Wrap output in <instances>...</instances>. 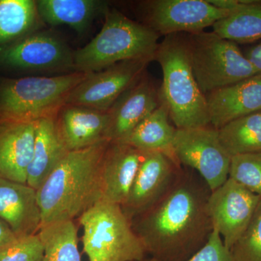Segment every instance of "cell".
<instances>
[{"label": "cell", "instance_id": "14", "mask_svg": "<svg viewBox=\"0 0 261 261\" xmlns=\"http://www.w3.org/2000/svg\"><path fill=\"white\" fill-rule=\"evenodd\" d=\"M160 104L159 94L144 75L108 111L109 124L106 139L110 142H121Z\"/></svg>", "mask_w": 261, "mask_h": 261}, {"label": "cell", "instance_id": "22", "mask_svg": "<svg viewBox=\"0 0 261 261\" xmlns=\"http://www.w3.org/2000/svg\"><path fill=\"white\" fill-rule=\"evenodd\" d=\"M37 9L42 20L50 25H68L83 34L94 18L105 15L107 3L99 0H38Z\"/></svg>", "mask_w": 261, "mask_h": 261}, {"label": "cell", "instance_id": "9", "mask_svg": "<svg viewBox=\"0 0 261 261\" xmlns=\"http://www.w3.org/2000/svg\"><path fill=\"white\" fill-rule=\"evenodd\" d=\"M74 51L63 39L47 32H34L0 48V64L32 71H75Z\"/></svg>", "mask_w": 261, "mask_h": 261}, {"label": "cell", "instance_id": "32", "mask_svg": "<svg viewBox=\"0 0 261 261\" xmlns=\"http://www.w3.org/2000/svg\"><path fill=\"white\" fill-rule=\"evenodd\" d=\"M16 236L8 224L0 219V251L17 240Z\"/></svg>", "mask_w": 261, "mask_h": 261}, {"label": "cell", "instance_id": "21", "mask_svg": "<svg viewBox=\"0 0 261 261\" xmlns=\"http://www.w3.org/2000/svg\"><path fill=\"white\" fill-rule=\"evenodd\" d=\"M166 106L161 100L157 109L143 120L121 143L135 147L142 152H159L168 157L178 168H181L173 150V140L176 128L170 123Z\"/></svg>", "mask_w": 261, "mask_h": 261}, {"label": "cell", "instance_id": "19", "mask_svg": "<svg viewBox=\"0 0 261 261\" xmlns=\"http://www.w3.org/2000/svg\"><path fill=\"white\" fill-rule=\"evenodd\" d=\"M36 123L0 124V178L27 184L35 143Z\"/></svg>", "mask_w": 261, "mask_h": 261}, {"label": "cell", "instance_id": "8", "mask_svg": "<svg viewBox=\"0 0 261 261\" xmlns=\"http://www.w3.org/2000/svg\"><path fill=\"white\" fill-rule=\"evenodd\" d=\"M173 146L181 166L197 171L211 192L228 179L231 157L221 145L219 130L214 127L176 128Z\"/></svg>", "mask_w": 261, "mask_h": 261}, {"label": "cell", "instance_id": "17", "mask_svg": "<svg viewBox=\"0 0 261 261\" xmlns=\"http://www.w3.org/2000/svg\"><path fill=\"white\" fill-rule=\"evenodd\" d=\"M143 152L118 142H111L102 162V200L122 205L138 171Z\"/></svg>", "mask_w": 261, "mask_h": 261}, {"label": "cell", "instance_id": "1", "mask_svg": "<svg viewBox=\"0 0 261 261\" xmlns=\"http://www.w3.org/2000/svg\"><path fill=\"white\" fill-rule=\"evenodd\" d=\"M211 190L191 171L180 170L154 205L132 219L134 231L156 261H187L212 233L207 211Z\"/></svg>", "mask_w": 261, "mask_h": 261}, {"label": "cell", "instance_id": "2", "mask_svg": "<svg viewBox=\"0 0 261 261\" xmlns=\"http://www.w3.org/2000/svg\"><path fill=\"white\" fill-rule=\"evenodd\" d=\"M110 142L70 151L38 189L42 225L75 221L102 200V162Z\"/></svg>", "mask_w": 261, "mask_h": 261}, {"label": "cell", "instance_id": "3", "mask_svg": "<svg viewBox=\"0 0 261 261\" xmlns=\"http://www.w3.org/2000/svg\"><path fill=\"white\" fill-rule=\"evenodd\" d=\"M154 61L163 71L160 99L176 128L209 126L206 97L192 71L185 37L180 34L166 36L159 44Z\"/></svg>", "mask_w": 261, "mask_h": 261}, {"label": "cell", "instance_id": "26", "mask_svg": "<svg viewBox=\"0 0 261 261\" xmlns=\"http://www.w3.org/2000/svg\"><path fill=\"white\" fill-rule=\"evenodd\" d=\"M218 130L221 145L231 158L261 152V111L234 120Z\"/></svg>", "mask_w": 261, "mask_h": 261}, {"label": "cell", "instance_id": "5", "mask_svg": "<svg viewBox=\"0 0 261 261\" xmlns=\"http://www.w3.org/2000/svg\"><path fill=\"white\" fill-rule=\"evenodd\" d=\"M89 73L5 80L0 84V124L36 123L56 117Z\"/></svg>", "mask_w": 261, "mask_h": 261}, {"label": "cell", "instance_id": "23", "mask_svg": "<svg viewBox=\"0 0 261 261\" xmlns=\"http://www.w3.org/2000/svg\"><path fill=\"white\" fill-rule=\"evenodd\" d=\"M40 20L37 1L0 0V48L34 33Z\"/></svg>", "mask_w": 261, "mask_h": 261}, {"label": "cell", "instance_id": "24", "mask_svg": "<svg viewBox=\"0 0 261 261\" xmlns=\"http://www.w3.org/2000/svg\"><path fill=\"white\" fill-rule=\"evenodd\" d=\"M213 28L218 35L237 44L260 40L261 0H240V5Z\"/></svg>", "mask_w": 261, "mask_h": 261}, {"label": "cell", "instance_id": "10", "mask_svg": "<svg viewBox=\"0 0 261 261\" xmlns=\"http://www.w3.org/2000/svg\"><path fill=\"white\" fill-rule=\"evenodd\" d=\"M149 63L142 60L123 61L89 73L70 92L65 105L108 112L125 92L144 76Z\"/></svg>", "mask_w": 261, "mask_h": 261}, {"label": "cell", "instance_id": "31", "mask_svg": "<svg viewBox=\"0 0 261 261\" xmlns=\"http://www.w3.org/2000/svg\"><path fill=\"white\" fill-rule=\"evenodd\" d=\"M244 55L256 70L257 75H261V42L249 48Z\"/></svg>", "mask_w": 261, "mask_h": 261}, {"label": "cell", "instance_id": "30", "mask_svg": "<svg viewBox=\"0 0 261 261\" xmlns=\"http://www.w3.org/2000/svg\"><path fill=\"white\" fill-rule=\"evenodd\" d=\"M187 261H234L231 250L224 245L219 231L214 228L207 243Z\"/></svg>", "mask_w": 261, "mask_h": 261}, {"label": "cell", "instance_id": "6", "mask_svg": "<svg viewBox=\"0 0 261 261\" xmlns=\"http://www.w3.org/2000/svg\"><path fill=\"white\" fill-rule=\"evenodd\" d=\"M89 261H143L147 252L118 204L101 200L78 219Z\"/></svg>", "mask_w": 261, "mask_h": 261}, {"label": "cell", "instance_id": "4", "mask_svg": "<svg viewBox=\"0 0 261 261\" xmlns=\"http://www.w3.org/2000/svg\"><path fill=\"white\" fill-rule=\"evenodd\" d=\"M102 29L84 47L74 51L75 72L91 73L126 61H154L160 35L143 23L108 8Z\"/></svg>", "mask_w": 261, "mask_h": 261}, {"label": "cell", "instance_id": "33", "mask_svg": "<svg viewBox=\"0 0 261 261\" xmlns=\"http://www.w3.org/2000/svg\"><path fill=\"white\" fill-rule=\"evenodd\" d=\"M143 261H156L154 260V258H152V257H150V258L149 259H145Z\"/></svg>", "mask_w": 261, "mask_h": 261}, {"label": "cell", "instance_id": "11", "mask_svg": "<svg viewBox=\"0 0 261 261\" xmlns=\"http://www.w3.org/2000/svg\"><path fill=\"white\" fill-rule=\"evenodd\" d=\"M145 25L161 35L204 32L229 15L207 0H152L145 2Z\"/></svg>", "mask_w": 261, "mask_h": 261}, {"label": "cell", "instance_id": "20", "mask_svg": "<svg viewBox=\"0 0 261 261\" xmlns=\"http://www.w3.org/2000/svg\"><path fill=\"white\" fill-rule=\"evenodd\" d=\"M69 152L57 126L56 117L37 121L27 185L37 190Z\"/></svg>", "mask_w": 261, "mask_h": 261}, {"label": "cell", "instance_id": "18", "mask_svg": "<svg viewBox=\"0 0 261 261\" xmlns=\"http://www.w3.org/2000/svg\"><path fill=\"white\" fill-rule=\"evenodd\" d=\"M56 123L68 151L80 150L108 140V112L65 105L57 115Z\"/></svg>", "mask_w": 261, "mask_h": 261}, {"label": "cell", "instance_id": "27", "mask_svg": "<svg viewBox=\"0 0 261 261\" xmlns=\"http://www.w3.org/2000/svg\"><path fill=\"white\" fill-rule=\"evenodd\" d=\"M228 178L261 197V152L231 158Z\"/></svg>", "mask_w": 261, "mask_h": 261}, {"label": "cell", "instance_id": "25", "mask_svg": "<svg viewBox=\"0 0 261 261\" xmlns=\"http://www.w3.org/2000/svg\"><path fill=\"white\" fill-rule=\"evenodd\" d=\"M37 233L44 247L40 261H82L75 221L42 225Z\"/></svg>", "mask_w": 261, "mask_h": 261}, {"label": "cell", "instance_id": "15", "mask_svg": "<svg viewBox=\"0 0 261 261\" xmlns=\"http://www.w3.org/2000/svg\"><path fill=\"white\" fill-rule=\"evenodd\" d=\"M210 125L219 129L230 122L261 111V75L205 95Z\"/></svg>", "mask_w": 261, "mask_h": 261}, {"label": "cell", "instance_id": "12", "mask_svg": "<svg viewBox=\"0 0 261 261\" xmlns=\"http://www.w3.org/2000/svg\"><path fill=\"white\" fill-rule=\"evenodd\" d=\"M260 199L230 178L211 192L207 211L213 228L219 231L229 250L246 231Z\"/></svg>", "mask_w": 261, "mask_h": 261}, {"label": "cell", "instance_id": "16", "mask_svg": "<svg viewBox=\"0 0 261 261\" xmlns=\"http://www.w3.org/2000/svg\"><path fill=\"white\" fill-rule=\"evenodd\" d=\"M0 219L18 238L37 234L42 226L37 190L27 184L0 178Z\"/></svg>", "mask_w": 261, "mask_h": 261}, {"label": "cell", "instance_id": "13", "mask_svg": "<svg viewBox=\"0 0 261 261\" xmlns=\"http://www.w3.org/2000/svg\"><path fill=\"white\" fill-rule=\"evenodd\" d=\"M181 168L159 152H143L138 171L122 210L132 221L161 198Z\"/></svg>", "mask_w": 261, "mask_h": 261}, {"label": "cell", "instance_id": "29", "mask_svg": "<svg viewBox=\"0 0 261 261\" xmlns=\"http://www.w3.org/2000/svg\"><path fill=\"white\" fill-rule=\"evenodd\" d=\"M44 247L38 233L18 238L0 251V261H40Z\"/></svg>", "mask_w": 261, "mask_h": 261}, {"label": "cell", "instance_id": "28", "mask_svg": "<svg viewBox=\"0 0 261 261\" xmlns=\"http://www.w3.org/2000/svg\"><path fill=\"white\" fill-rule=\"evenodd\" d=\"M230 250L234 261H261V199L246 231Z\"/></svg>", "mask_w": 261, "mask_h": 261}, {"label": "cell", "instance_id": "7", "mask_svg": "<svg viewBox=\"0 0 261 261\" xmlns=\"http://www.w3.org/2000/svg\"><path fill=\"white\" fill-rule=\"evenodd\" d=\"M185 39L196 82L205 95L257 75L237 43L214 32L190 34Z\"/></svg>", "mask_w": 261, "mask_h": 261}]
</instances>
